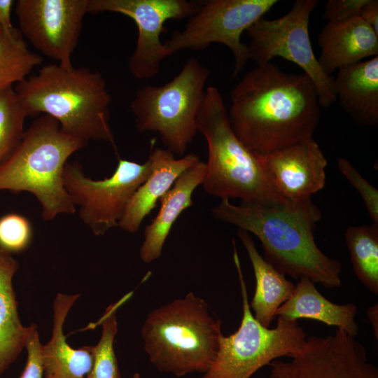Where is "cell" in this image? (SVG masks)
<instances>
[{
  "label": "cell",
  "instance_id": "cell-1",
  "mask_svg": "<svg viewBox=\"0 0 378 378\" xmlns=\"http://www.w3.org/2000/svg\"><path fill=\"white\" fill-rule=\"evenodd\" d=\"M230 102L234 132L261 155L313 138L321 116L311 79L272 62L248 71L231 90Z\"/></svg>",
  "mask_w": 378,
  "mask_h": 378
},
{
  "label": "cell",
  "instance_id": "cell-20",
  "mask_svg": "<svg viewBox=\"0 0 378 378\" xmlns=\"http://www.w3.org/2000/svg\"><path fill=\"white\" fill-rule=\"evenodd\" d=\"M337 99L356 124L378 125V56L338 69Z\"/></svg>",
  "mask_w": 378,
  "mask_h": 378
},
{
  "label": "cell",
  "instance_id": "cell-10",
  "mask_svg": "<svg viewBox=\"0 0 378 378\" xmlns=\"http://www.w3.org/2000/svg\"><path fill=\"white\" fill-rule=\"evenodd\" d=\"M277 0H206L198 3L181 31L164 42L171 55L182 50H200L218 43L229 48L234 59L232 78L248 61L247 46L241 34L262 18Z\"/></svg>",
  "mask_w": 378,
  "mask_h": 378
},
{
  "label": "cell",
  "instance_id": "cell-32",
  "mask_svg": "<svg viewBox=\"0 0 378 378\" xmlns=\"http://www.w3.org/2000/svg\"><path fill=\"white\" fill-rule=\"evenodd\" d=\"M358 17L370 25L378 34V1L367 0L362 7Z\"/></svg>",
  "mask_w": 378,
  "mask_h": 378
},
{
  "label": "cell",
  "instance_id": "cell-8",
  "mask_svg": "<svg viewBox=\"0 0 378 378\" xmlns=\"http://www.w3.org/2000/svg\"><path fill=\"white\" fill-rule=\"evenodd\" d=\"M232 244L242 300V318L234 332L221 336L215 359L202 378H251L262 367L278 358L293 357L302 348L307 339L298 321L278 316L276 327L270 328L255 318L234 239Z\"/></svg>",
  "mask_w": 378,
  "mask_h": 378
},
{
  "label": "cell",
  "instance_id": "cell-25",
  "mask_svg": "<svg viewBox=\"0 0 378 378\" xmlns=\"http://www.w3.org/2000/svg\"><path fill=\"white\" fill-rule=\"evenodd\" d=\"M351 264L358 280L378 293V225L351 226L345 233Z\"/></svg>",
  "mask_w": 378,
  "mask_h": 378
},
{
  "label": "cell",
  "instance_id": "cell-6",
  "mask_svg": "<svg viewBox=\"0 0 378 378\" xmlns=\"http://www.w3.org/2000/svg\"><path fill=\"white\" fill-rule=\"evenodd\" d=\"M88 144L64 132L53 118L38 116L0 167V190L31 192L40 202L46 220L75 213L76 206L64 187L63 172L69 158Z\"/></svg>",
  "mask_w": 378,
  "mask_h": 378
},
{
  "label": "cell",
  "instance_id": "cell-2",
  "mask_svg": "<svg viewBox=\"0 0 378 378\" xmlns=\"http://www.w3.org/2000/svg\"><path fill=\"white\" fill-rule=\"evenodd\" d=\"M211 213L217 220L256 236L265 260L282 274L306 277L328 288L341 286V263L325 255L315 242L322 215L311 198L239 205L222 199Z\"/></svg>",
  "mask_w": 378,
  "mask_h": 378
},
{
  "label": "cell",
  "instance_id": "cell-22",
  "mask_svg": "<svg viewBox=\"0 0 378 378\" xmlns=\"http://www.w3.org/2000/svg\"><path fill=\"white\" fill-rule=\"evenodd\" d=\"M237 236L247 252L255 279L251 310L260 324L270 328L279 307L290 297L295 285L265 260L248 232L238 229Z\"/></svg>",
  "mask_w": 378,
  "mask_h": 378
},
{
  "label": "cell",
  "instance_id": "cell-17",
  "mask_svg": "<svg viewBox=\"0 0 378 378\" xmlns=\"http://www.w3.org/2000/svg\"><path fill=\"white\" fill-rule=\"evenodd\" d=\"M148 159L152 164L151 172L134 192L119 222L118 227L130 233L138 231L144 219L177 178L199 160L192 153L176 158L168 150L158 147L151 150Z\"/></svg>",
  "mask_w": 378,
  "mask_h": 378
},
{
  "label": "cell",
  "instance_id": "cell-30",
  "mask_svg": "<svg viewBox=\"0 0 378 378\" xmlns=\"http://www.w3.org/2000/svg\"><path fill=\"white\" fill-rule=\"evenodd\" d=\"M41 346L37 326L32 323L28 326L24 345L27 351V360L24 370L19 378H44Z\"/></svg>",
  "mask_w": 378,
  "mask_h": 378
},
{
  "label": "cell",
  "instance_id": "cell-28",
  "mask_svg": "<svg viewBox=\"0 0 378 378\" xmlns=\"http://www.w3.org/2000/svg\"><path fill=\"white\" fill-rule=\"evenodd\" d=\"M32 237L33 228L25 216L9 213L0 217V249L10 254L23 251Z\"/></svg>",
  "mask_w": 378,
  "mask_h": 378
},
{
  "label": "cell",
  "instance_id": "cell-3",
  "mask_svg": "<svg viewBox=\"0 0 378 378\" xmlns=\"http://www.w3.org/2000/svg\"><path fill=\"white\" fill-rule=\"evenodd\" d=\"M13 88L28 116L48 115L64 132L88 143L109 142L116 151L110 125L111 99L99 71L50 64Z\"/></svg>",
  "mask_w": 378,
  "mask_h": 378
},
{
  "label": "cell",
  "instance_id": "cell-27",
  "mask_svg": "<svg viewBox=\"0 0 378 378\" xmlns=\"http://www.w3.org/2000/svg\"><path fill=\"white\" fill-rule=\"evenodd\" d=\"M120 304H110L100 319L101 337L94 346L92 367L87 378H122L113 347L118 332L116 312Z\"/></svg>",
  "mask_w": 378,
  "mask_h": 378
},
{
  "label": "cell",
  "instance_id": "cell-12",
  "mask_svg": "<svg viewBox=\"0 0 378 378\" xmlns=\"http://www.w3.org/2000/svg\"><path fill=\"white\" fill-rule=\"evenodd\" d=\"M265 378H378L365 347L342 329L309 336L290 360H274Z\"/></svg>",
  "mask_w": 378,
  "mask_h": 378
},
{
  "label": "cell",
  "instance_id": "cell-34",
  "mask_svg": "<svg viewBox=\"0 0 378 378\" xmlns=\"http://www.w3.org/2000/svg\"><path fill=\"white\" fill-rule=\"evenodd\" d=\"M367 316L371 324L376 340H378V304L376 303L367 309Z\"/></svg>",
  "mask_w": 378,
  "mask_h": 378
},
{
  "label": "cell",
  "instance_id": "cell-11",
  "mask_svg": "<svg viewBox=\"0 0 378 378\" xmlns=\"http://www.w3.org/2000/svg\"><path fill=\"white\" fill-rule=\"evenodd\" d=\"M148 160L143 164L118 158L113 174L103 180L86 177L78 162H66L63 172L64 187L73 203L79 206V216L94 234H104L118 227L132 196L151 172Z\"/></svg>",
  "mask_w": 378,
  "mask_h": 378
},
{
  "label": "cell",
  "instance_id": "cell-35",
  "mask_svg": "<svg viewBox=\"0 0 378 378\" xmlns=\"http://www.w3.org/2000/svg\"><path fill=\"white\" fill-rule=\"evenodd\" d=\"M132 378H141V375L138 372H136L134 374V375L132 376Z\"/></svg>",
  "mask_w": 378,
  "mask_h": 378
},
{
  "label": "cell",
  "instance_id": "cell-29",
  "mask_svg": "<svg viewBox=\"0 0 378 378\" xmlns=\"http://www.w3.org/2000/svg\"><path fill=\"white\" fill-rule=\"evenodd\" d=\"M337 167L361 196L373 224L378 225L377 189L371 185L348 160L343 158H339Z\"/></svg>",
  "mask_w": 378,
  "mask_h": 378
},
{
  "label": "cell",
  "instance_id": "cell-33",
  "mask_svg": "<svg viewBox=\"0 0 378 378\" xmlns=\"http://www.w3.org/2000/svg\"><path fill=\"white\" fill-rule=\"evenodd\" d=\"M13 5L12 0H0V24L6 27H13L10 18L11 8Z\"/></svg>",
  "mask_w": 378,
  "mask_h": 378
},
{
  "label": "cell",
  "instance_id": "cell-26",
  "mask_svg": "<svg viewBox=\"0 0 378 378\" xmlns=\"http://www.w3.org/2000/svg\"><path fill=\"white\" fill-rule=\"evenodd\" d=\"M28 117L13 87L0 94V167L20 145Z\"/></svg>",
  "mask_w": 378,
  "mask_h": 378
},
{
  "label": "cell",
  "instance_id": "cell-16",
  "mask_svg": "<svg viewBox=\"0 0 378 378\" xmlns=\"http://www.w3.org/2000/svg\"><path fill=\"white\" fill-rule=\"evenodd\" d=\"M318 63L330 76L336 69L378 56V34L359 17L329 22L318 36Z\"/></svg>",
  "mask_w": 378,
  "mask_h": 378
},
{
  "label": "cell",
  "instance_id": "cell-13",
  "mask_svg": "<svg viewBox=\"0 0 378 378\" xmlns=\"http://www.w3.org/2000/svg\"><path fill=\"white\" fill-rule=\"evenodd\" d=\"M197 6L186 0H90L89 13H117L135 22L138 36L128 66L135 78L148 79L156 76L162 61L172 55L160 40L164 22L188 18Z\"/></svg>",
  "mask_w": 378,
  "mask_h": 378
},
{
  "label": "cell",
  "instance_id": "cell-5",
  "mask_svg": "<svg viewBox=\"0 0 378 378\" xmlns=\"http://www.w3.org/2000/svg\"><path fill=\"white\" fill-rule=\"evenodd\" d=\"M197 128L208 146L202 184L207 194L248 203L284 200L272 187L261 155L249 149L234 132L223 99L216 87L206 88Z\"/></svg>",
  "mask_w": 378,
  "mask_h": 378
},
{
  "label": "cell",
  "instance_id": "cell-14",
  "mask_svg": "<svg viewBox=\"0 0 378 378\" xmlns=\"http://www.w3.org/2000/svg\"><path fill=\"white\" fill-rule=\"evenodd\" d=\"M89 3L90 0H18V29L41 53L71 68Z\"/></svg>",
  "mask_w": 378,
  "mask_h": 378
},
{
  "label": "cell",
  "instance_id": "cell-9",
  "mask_svg": "<svg viewBox=\"0 0 378 378\" xmlns=\"http://www.w3.org/2000/svg\"><path fill=\"white\" fill-rule=\"evenodd\" d=\"M318 0H296L284 15L269 20L264 17L247 30L248 60L257 66L280 57L299 66L316 87L320 106L328 108L336 100L334 79L320 66L312 49L309 24Z\"/></svg>",
  "mask_w": 378,
  "mask_h": 378
},
{
  "label": "cell",
  "instance_id": "cell-21",
  "mask_svg": "<svg viewBox=\"0 0 378 378\" xmlns=\"http://www.w3.org/2000/svg\"><path fill=\"white\" fill-rule=\"evenodd\" d=\"M357 307L354 303L335 304L328 300L309 279H299L290 297L281 304L276 315L288 321L312 319L335 326L353 337L358 334L355 321Z\"/></svg>",
  "mask_w": 378,
  "mask_h": 378
},
{
  "label": "cell",
  "instance_id": "cell-24",
  "mask_svg": "<svg viewBox=\"0 0 378 378\" xmlns=\"http://www.w3.org/2000/svg\"><path fill=\"white\" fill-rule=\"evenodd\" d=\"M42 62L40 55L29 50L18 28L0 24V94L25 79Z\"/></svg>",
  "mask_w": 378,
  "mask_h": 378
},
{
  "label": "cell",
  "instance_id": "cell-19",
  "mask_svg": "<svg viewBox=\"0 0 378 378\" xmlns=\"http://www.w3.org/2000/svg\"><path fill=\"white\" fill-rule=\"evenodd\" d=\"M79 296L58 293L54 300L52 335L41 346L44 378H87L92 369L94 346L72 348L63 332L66 316Z\"/></svg>",
  "mask_w": 378,
  "mask_h": 378
},
{
  "label": "cell",
  "instance_id": "cell-15",
  "mask_svg": "<svg viewBox=\"0 0 378 378\" xmlns=\"http://www.w3.org/2000/svg\"><path fill=\"white\" fill-rule=\"evenodd\" d=\"M261 157L272 187L284 200L311 198L326 184L327 160L314 138Z\"/></svg>",
  "mask_w": 378,
  "mask_h": 378
},
{
  "label": "cell",
  "instance_id": "cell-23",
  "mask_svg": "<svg viewBox=\"0 0 378 378\" xmlns=\"http://www.w3.org/2000/svg\"><path fill=\"white\" fill-rule=\"evenodd\" d=\"M18 268L12 254L0 249V377L22 351L28 332L20 321L13 287Z\"/></svg>",
  "mask_w": 378,
  "mask_h": 378
},
{
  "label": "cell",
  "instance_id": "cell-31",
  "mask_svg": "<svg viewBox=\"0 0 378 378\" xmlns=\"http://www.w3.org/2000/svg\"><path fill=\"white\" fill-rule=\"evenodd\" d=\"M367 0H329L324 7L323 17L329 22H340L358 17Z\"/></svg>",
  "mask_w": 378,
  "mask_h": 378
},
{
  "label": "cell",
  "instance_id": "cell-7",
  "mask_svg": "<svg viewBox=\"0 0 378 378\" xmlns=\"http://www.w3.org/2000/svg\"><path fill=\"white\" fill-rule=\"evenodd\" d=\"M209 75V69L192 57L164 85L139 88L130 105L137 130L158 133L165 149L183 156L198 132L197 118Z\"/></svg>",
  "mask_w": 378,
  "mask_h": 378
},
{
  "label": "cell",
  "instance_id": "cell-18",
  "mask_svg": "<svg viewBox=\"0 0 378 378\" xmlns=\"http://www.w3.org/2000/svg\"><path fill=\"white\" fill-rule=\"evenodd\" d=\"M206 169V162L197 160L177 178L160 199L158 213L144 230L139 249V257L144 262L151 263L161 256L174 223L185 209L192 205V193L202 184Z\"/></svg>",
  "mask_w": 378,
  "mask_h": 378
},
{
  "label": "cell",
  "instance_id": "cell-4",
  "mask_svg": "<svg viewBox=\"0 0 378 378\" xmlns=\"http://www.w3.org/2000/svg\"><path fill=\"white\" fill-rule=\"evenodd\" d=\"M222 335L221 321L206 302L192 292L153 309L141 328L151 364L178 377L204 374L215 359Z\"/></svg>",
  "mask_w": 378,
  "mask_h": 378
}]
</instances>
